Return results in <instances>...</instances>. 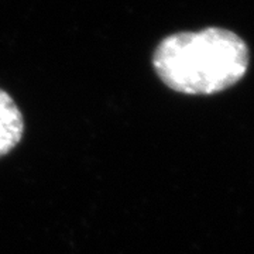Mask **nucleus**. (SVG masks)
<instances>
[{
    "label": "nucleus",
    "instance_id": "obj_1",
    "mask_svg": "<svg viewBox=\"0 0 254 254\" xmlns=\"http://www.w3.org/2000/svg\"><path fill=\"white\" fill-rule=\"evenodd\" d=\"M249 63L245 41L222 27L174 33L164 37L153 53L157 76L185 95L226 91L245 76Z\"/></svg>",
    "mask_w": 254,
    "mask_h": 254
},
{
    "label": "nucleus",
    "instance_id": "obj_2",
    "mask_svg": "<svg viewBox=\"0 0 254 254\" xmlns=\"http://www.w3.org/2000/svg\"><path fill=\"white\" fill-rule=\"evenodd\" d=\"M24 133L23 115L16 102L0 88V157L9 154Z\"/></svg>",
    "mask_w": 254,
    "mask_h": 254
}]
</instances>
